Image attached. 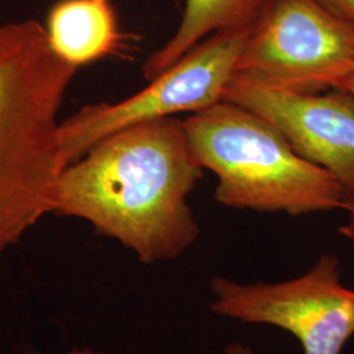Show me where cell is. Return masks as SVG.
I'll use <instances>...</instances> for the list:
<instances>
[{"label":"cell","instance_id":"obj_1","mask_svg":"<svg viewBox=\"0 0 354 354\" xmlns=\"http://www.w3.org/2000/svg\"><path fill=\"white\" fill-rule=\"evenodd\" d=\"M203 171L183 121L143 122L105 137L66 165L54 213L87 221L143 264L176 260L201 232L188 198Z\"/></svg>","mask_w":354,"mask_h":354},{"label":"cell","instance_id":"obj_2","mask_svg":"<svg viewBox=\"0 0 354 354\" xmlns=\"http://www.w3.org/2000/svg\"><path fill=\"white\" fill-rule=\"evenodd\" d=\"M76 70L37 20L0 26V260L55 210L59 111Z\"/></svg>","mask_w":354,"mask_h":354},{"label":"cell","instance_id":"obj_3","mask_svg":"<svg viewBox=\"0 0 354 354\" xmlns=\"http://www.w3.org/2000/svg\"><path fill=\"white\" fill-rule=\"evenodd\" d=\"M183 122L198 165L216 176L214 197L223 206L289 215L351 206L327 169L298 155L270 122L235 102H215Z\"/></svg>","mask_w":354,"mask_h":354},{"label":"cell","instance_id":"obj_4","mask_svg":"<svg viewBox=\"0 0 354 354\" xmlns=\"http://www.w3.org/2000/svg\"><path fill=\"white\" fill-rule=\"evenodd\" d=\"M353 71V21L324 0H270L247 36L232 77L319 93L342 88Z\"/></svg>","mask_w":354,"mask_h":354},{"label":"cell","instance_id":"obj_5","mask_svg":"<svg viewBox=\"0 0 354 354\" xmlns=\"http://www.w3.org/2000/svg\"><path fill=\"white\" fill-rule=\"evenodd\" d=\"M251 28L218 32L197 44L146 88L118 102H97L61 121L66 165L75 163L105 137L177 113H196L221 102Z\"/></svg>","mask_w":354,"mask_h":354},{"label":"cell","instance_id":"obj_6","mask_svg":"<svg viewBox=\"0 0 354 354\" xmlns=\"http://www.w3.org/2000/svg\"><path fill=\"white\" fill-rule=\"evenodd\" d=\"M212 313L244 324H266L291 333L304 354H342L354 336V290L342 285V260L324 253L297 279L241 283L210 279Z\"/></svg>","mask_w":354,"mask_h":354},{"label":"cell","instance_id":"obj_7","mask_svg":"<svg viewBox=\"0 0 354 354\" xmlns=\"http://www.w3.org/2000/svg\"><path fill=\"white\" fill-rule=\"evenodd\" d=\"M222 100L259 114L298 155L327 169L354 203V96L342 89L297 93L232 77Z\"/></svg>","mask_w":354,"mask_h":354},{"label":"cell","instance_id":"obj_8","mask_svg":"<svg viewBox=\"0 0 354 354\" xmlns=\"http://www.w3.org/2000/svg\"><path fill=\"white\" fill-rule=\"evenodd\" d=\"M45 30L53 51L76 68L109 57H125L133 39L120 26L113 0H58Z\"/></svg>","mask_w":354,"mask_h":354},{"label":"cell","instance_id":"obj_9","mask_svg":"<svg viewBox=\"0 0 354 354\" xmlns=\"http://www.w3.org/2000/svg\"><path fill=\"white\" fill-rule=\"evenodd\" d=\"M270 0H185L176 32L143 64L150 82L176 64L205 38L225 30L252 28Z\"/></svg>","mask_w":354,"mask_h":354},{"label":"cell","instance_id":"obj_10","mask_svg":"<svg viewBox=\"0 0 354 354\" xmlns=\"http://www.w3.org/2000/svg\"><path fill=\"white\" fill-rule=\"evenodd\" d=\"M329 7L354 23V0H324Z\"/></svg>","mask_w":354,"mask_h":354},{"label":"cell","instance_id":"obj_11","mask_svg":"<svg viewBox=\"0 0 354 354\" xmlns=\"http://www.w3.org/2000/svg\"><path fill=\"white\" fill-rule=\"evenodd\" d=\"M346 212H348L346 222H345L342 226H340L339 232L342 234L345 239L352 241L354 244V203H352V205L346 209Z\"/></svg>","mask_w":354,"mask_h":354},{"label":"cell","instance_id":"obj_12","mask_svg":"<svg viewBox=\"0 0 354 354\" xmlns=\"http://www.w3.org/2000/svg\"><path fill=\"white\" fill-rule=\"evenodd\" d=\"M225 354H253L252 349L243 344V342H234L228 344L225 348Z\"/></svg>","mask_w":354,"mask_h":354},{"label":"cell","instance_id":"obj_13","mask_svg":"<svg viewBox=\"0 0 354 354\" xmlns=\"http://www.w3.org/2000/svg\"><path fill=\"white\" fill-rule=\"evenodd\" d=\"M342 91H346V92H349L351 95H353L354 96V71L352 73V75L349 76L346 80H345V83L342 84Z\"/></svg>","mask_w":354,"mask_h":354},{"label":"cell","instance_id":"obj_14","mask_svg":"<svg viewBox=\"0 0 354 354\" xmlns=\"http://www.w3.org/2000/svg\"><path fill=\"white\" fill-rule=\"evenodd\" d=\"M67 354H104L100 353V352H96V351H93V349H91V348H74V349H71L70 352Z\"/></svg>","mask_w":354,"mask_h":354}]
</instances>
